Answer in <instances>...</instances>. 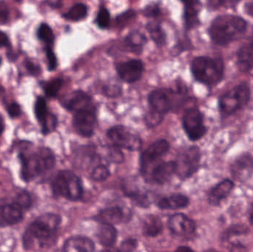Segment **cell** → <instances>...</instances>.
<instances>
[{"mask_svg": "<svg viewBox=\"0 0 253 252\" xmlns=\"http://www.w3.org/2000/svg\"><path fill=\"white\" fill-rule=\"evenodd\" d=\"M248 28V22L245 18L239 15L225 13L214 18L208 33L214 44L224 47L242 38Z\"/></svg>", "mask_w": 253, "mask_h": 252, "instance_id": "1", "label": "cell"}, {"mask_svg": "<svg viewBox=\"0 0 253 252\" xmlns=\"http://www.w3.org/2000/svg\"><path fill=\"white\" fill-rule=\"evenodd\" d=\"M60 216L54 213H45L30 223L22 236V246L25 250H32L37 244L41 247L44 243L51 239L59 229Z\"/></svg>", "mask_w": 253, "mask_h": 252, "instance_id": "2", "label": "cell"}, {"mask_svg": "<svg viewBox=\"0 0 253 252\" xmlns=\"http://www.w3.org/2000/svg\"><path fill=\"white\" fill-rule=\"evenodd\" d=\"M190 70L198 82L207 87H213L224 79L225 64L221 57L197 56L192 61Z\"/></svg>", "mask_w": 253, "mask_h": 252, "instance_id": "3", "label": "cell"}, {"mask_svg": "<svg viewBox=\"0 0 253 252\" xmlns=\"http://www.w3.org/2000/svg\"><path fill=\"white\" fill-rule=\"evenodd\" d=\"M19 158L21 162V178L26 183L52 170L56 164L54 154L48 148H41L28 156L21 152Z\"/></svg>", "mask_w": 253, "mask_h": 252, "instance_id": "4", "label": "cell"}, {"mask_svg": "<svg viewBox=\"0 0 253 252\" xmlns=\"http://www.w3.org/2000/svg\"><path fill=\"white\" fill-rule=\"evenodd\" d=\"M251 99V88L246 81L239 83L223 93L218 100V109L221 118H227L246 108Z\"/></svg>", "mask_w": 253, "mask_h": 252, "instance_id": "5", "label": "cell"}, {"mask_svg": "<svg viewBox=\"0 0 253 252\" xmlns=\"http://www.w3.org/2000/svg\"><path fill=\"white\" fill-rule=\"evenodd\" d=\"M53 193L70 201H77L83 196V188L80 178L68 170L59 171L52 182Z\"/></svg>", "mask_w": 253, "mask_h": 252, "instance_id": "6", "label": "cell"}, {"mask_svg": "<svg viewBox=\"0 0 253 252\" xmlns=\"http://www.w3.org/2000/svg\"><path fill=\"white\" fill-rule=\"evenodd\" d=\"M201 151L198 146H190L180 151L175 161L176 174L181 179H188L199 170Z\"/></svg>", "mask_w": 253, "mask_h": 252, "instance_id": "7", "label": "cell"}, {"mask_svg": "<svg viewBox=\"0 0 253 252\" xmlns=\"http://www.w3.org/2000/svg\"><path fill=\"white\" fill-rule=\"evenodd\" d=\"M182 126L187 137L192 142L201 140L208 133L203 113L196 107L186 109L183 115Z\"/></svg>", "mask_w": 253, "mask_h": 252, "instance_id": "8", "label": "cell"}, {"mask_svg": "<svg viewBox=\"0 0 253 252\" xmlns=\"http://www.w3.org/2000/svg\"><path fill=\"white\" fill-rule=\"evenodd\" d=\"M107 136L117 148L137 151L141 146V139L139 136L125 126L111 127L108 130Z\"/></svg>", "mask_w": 253, "mask_h": 252, "instance_id": "9", "label": "cell"}, {"mask_svg": "<svg viewBox=\"0 0 253 252\" xmlns=\"http://www.w3.org/2000/svg\"><path fill=\"white\" fill-rule=\"evenodd\" d=\"M96 109L94 105L80 109L74 113L73 127L77 134L83 137H91L96 128Z\"/></svg>", "mask_w": 253, "mask_h": 252, "instance_id": "10", "label": "cell"}, {"mask_svg": "<svg viewBox=\"0 0 253 252\" xmlns=\"http://www.w3.org/2000/svg\"><path fill=\"white\" fill-rule=\"evenodd\" d=\"M174 91L171 89H157L148 96V102L155 113L163 115L174 108Z\"/></svg>", "mask_w": 253, "mask_h": 252, "instance_id": "11", "label": "cell"}, {"mask_svg": "<svg viewBox=\"0 0 253 252\" xmlns=\"http://www.w3.org/2000/svg\"><path fill=\"white\" fill-rule=\"evenodd\" d=\"M169 145L165 139L156 141L152 144L142 154L140 158V170L142 174H146L149 167L153 163L160 159L169 150Z\"/></svg>", "mask_w": 253, "mask_h": 252, "instance_id": "12", "label": "cell"}, {"mask_svg": "<svg viewBox=\"0 0 253 252\" xmlns=\"http://www.w3.org/2000/svg\"><path fill=\"white\" fill-rule=\"evenodd\" d=\"M230 172L239 181L249 179L253 173V157L251 153L245 152L236 157L230 165Z\"/></svg>", "mask_w": 253, "mask_h": 252, "instance_id": "13", "label": "cell"}, {"mask_svg": "<svg viewBox=\"0 0 253 252\" xmlns=\"http://www.w3.org/2000/svg\"><path fill=\"white\" fill-rule=\"evenodd\" d=\"M117 73L125 82H135L141 78L144 72V64L138 59H131L126 62L117 64Z\"/></svg>", "mask_w": 253, "mask_h": 252, "instance_id": "14", "label": "cell"}, {"mask_svg": "<svg viewBox=\"0 0 253 252\" xmlns=\"http://www.w3.org/2000/svg\"><path fill=\"white\" fill-rule=\"evenodd\" d=\"M169 230L178 236H187L196 231L194 221L183 214H175L171 216L168 220Z\"/></svg>", "mask_w": 253, "mask_h": 252, "instance_id": "15", "label": "cell"}, {"mask_svg": "<svg viewBox=\"0 0 253 252\" xmlns=\"http://www.w3.org/2000/svg\"><path fill=\"white\" fill-rule=\"evenodd\" d=\"M22 208L14 202L0 205V226H14L20 223L24 218Z\"/></svg>", "mask_w": 253, "mask_h": 252, "instance_id": "16", "label": "cell"}, {"mask_svg": "<svg viewBox=\"0 0 253 252\" xmlns=\"http://www.w3.org/2000/svg\"><path fill=\"white\" fill-rule=\"evenodd\" d=\"M236 66L242 72L253 71V39L244 43L237 50Z\"/></svg>", "mask_w": 253, "mask_h": 252, "instance_id": "17", "label": "cell"}, {"mask_svg": "<svg viewBox=\"0 0 253 252\" xmlns=\"http://www.w3.org/2000/svg\"><path fill=\"white\" fill-rule=\"evenodd\" d=\"M62 105L68 110L74 112L93 105L90 96L81 90L73 92L67 96L62 101Z\"/></svg>", "mask_w": 253, "mask_h": 252, "instance_id": "18", "label": "cell"}, {"mask_svg": "<svg viewBox=\"0 0 253 252\" xmlns=\"http://www.w3.org/2000/svg\"><path fill=\"white\" fill-rule=\"evenodd\" d=\"M184 18L187 30H193L200 25V14L202 4L199 1H190L184 2Z\"/></svg>", "mask_w": 253, "mask_h": 252, "instance_id": "19", "label": "cell"}, {"mask_svg": "<svg viewBox=\"0 0 253 252\" xmlns=\"http://www.w3.org/2000/svg\"><path fill=\"white\" fill-rule=\"evenodd\" d=\"M234 188V183L232 180H223L221 183L212 188L208 195V201L211 205L218 206L221 201L227 198Z\"/></svg>", "mask_w": 253, "mask_h": 252, "instance_id": "20", "label": "cell"}, {"mask_svg": "<svg viewBox=\"0 0 253 252\" xmlns=\"http://www.w3.org/2000/svg\"><path fill=\"white\" fill-rule=\"evenodd\" d=\"M175 173H176V165L174 161L162 162L158 164L151 171V178L159 184L166 183Z\"/></svg>", "mask_w": 253, "mask_h": 252, "instance_id": "21", "label": "cell"}, {"mask_svg": "<svg viewBox=\"0 0 253 252\" xmlns=\"http://www.w3.org/2000/svg\"><path fill=\"white\" fill-rule=\"evenodd\" d=\"M94 250L93 241L84 237H72L64 244V252H93Z\"/></svg>", "mask_w": 253, "mask_h": 252, "instance_id": "22", "label": "cell"}, {"mask_svg": "<svg viewBox=\"0 0 253 252\" xmlns=\"http://www.w3.org/2000/svg\"><path fill=\"white\" fill-rule=\"evenodd\" d=\"M125 215L120 207H111L102 210L96 217V220L102 224H119L124 220Z\"/></svg>", "mask_w": 253, "mask_h": 252, "instance_id": "23", "label": "cell"}, {"mask_svg": "<svg viewBox=\"0 0 253 252\" xmlns=\"http://www.w3.org/2000/svg\"><path fill=\"white\" fill-rule=\"evenodd\" d=\"M188 204L189 199L187 197L180 194L162 198L158 203V206L162 210H178L187 207Z\"/></svg>", "mask_w": 253, "mask_h": 252, "instance_id": "24", "label": "cell"}, {"mask_svg": "<svg viewBox=\"0 0 253 252\" xmlns=\"http://www.w3.org/2000/svg\"><path fill=\"white\" fill-rule=\"evenodd\" d=\"M117 230L111 225H102L97 234L98 239L101 245L106 248L113 247L117 241Z\"/></svg>", "mask_w": 253, "mask_h": 252, "instance_id": "25", "label": "cell"}, {"mask_svg": "<svg viewBox=\"0 0 253 252\" xmlns=\"http://www.w3.org/2000/svg\"><path fill=\"white\" fill-rule=\"evenodd\" d=\"M35 113L37 119L42 124V130L44 134L50 133L48 124H47V104L44 98L38 97L35 105Z\"/></svg>", "mask_w": 253, "mask_h": 252, "instance_id": "26", "label": "cell"}, {"mask_svg": "<svg viewBox=\"0 0 253 252\" xmlns=\"http://www.w3.org/2000/svg\"><path fill=\"white\" fill-rule=\"evenodd\" d=\"M162 231V223L157 216H148L143 225V233L145 236L156 237Z\"/></svg>", "mask_w": 253, "mask_h": 252, "instance_id": "27", "label": "cell"}, {"mask_svg": "<svg viewBox=\"0 0 253 252\" xmlns=\"http://www.w3.org/2000/svg\"><path fill=\"white\" fill-rule=\"evenodd\" d=\"M126 44L131 51L140 53L142 51L143 47L145 44L147 39L146 37L138 31L131 32L126 38Z\"/></svg>", "mask_w": 253, "mask_h": 252, "instance_id": "28", "label": "cell"}, {"mask_svg": "<svg viewBox=\"0 0 253 252\" xmlns=\"http://www.w3.org/2000/svg\"><path fill=\"white\" fill-rule=\"evenodd\" d=\"M87 16V7L83 3H77L74 4L68 10L66 13L63 15L64 17L68 20L73 22H78L85 19Z\"/></svg>", "mask_w": 253, "mask_h": 252, "instance_id": "29", "label": "cell"}, {"mask_svg": "<svg viewBox=\"0 0 253 252\" xmlns=\"http://www.w3.org/2000/svg\"><path fill=\"white\" fill-rule=\"evenodd\" d=\"M13 202L19 206L24 212L28 211L33 206L32 196L28 191L22 190L16 194Z\"/></svg>", "mask_w": 253, "mask_h": 252, "instance_id": "30", "label": "cell"}, {"mask_svg": "<svg viewBox=\"0 0 253 252\" xmlns=\"http://www.w3.org/2000/svg\"><path fill=\"white\" fill-rule=\"evenodd\" d=\"M147 28L153 41L158 45H162L165 44L166 37H165V33L160 25H157V24L150 23L147 25Z\"/></svg>", "mask_w": 253, "mask_h": 252, "instance_id": "31", "label": "cell"}, {"mask_svg": "<svg viewBox=\"0 0 253 252\" xmlns=\"http://www.w3.org/2000/svg\"><path fill=\"white\" fill-rule=\"evenodd\" d=\"M38 36L42 41L48 44L49 47L54 42L55 36L51 28L47 24H42L38 30Z\"/></svg>", "mask_w": 253, "mask_h": 252, "instance_id": "32", "label": "cell"}, {"mask_svg": "<svg viewBox=\"0 0 253 252\" xmlns=\"http://www.w3.org/2000/svg\"><path fill=\"white\" fill-rule=\"evenodd\" d=\"M63 84V81L61 78H54L49 81L44 87V93L47 97L54 98L57 96L58 93L60 90Z\"/></svg>", "mask_w": 253, "mask_h": 252, "instance_id": "33", "label": "cell"}, {"mask_svg": "<svg viewBox=\"0 0 253 252\" xmlns=\"http://www.w3.org/2000/svg\"><path fill=\"white\" fill-rule=\"evenodd\" d=\"M96 22L101 29H107L109 27L111 23V15L105 6H101L99 8L97 17H96Z\"/></svg>", "mask_w": 253, "mask_h": 252, "instance_id": "34", "label": "cell"}, {"mask_svg": "<svg viewBox=\"0 0 253 252\" xmlns=\"http://www.w3.org/2000/svg\"><path fill=\"white\" fill-rule=\"evenodd\" d=\"M110 176V171L105 165H99L93 169L91 173V179L95 181L105 180Z\"/></svg>", "mask_w": 253, "mask_h": 252, "instance_id": "35", "label": "cell"}, {"mask_svg": "<svg viewBox=\"0 0 253 252\" xmlns=\"http://www.w3.org/2000/svg\"><path fill=\"white\" fill-rule=\"evenodd\" d=\"M248 232V228L243 225H237L230 228L224 234V238H230L236 235H242Z\"/></svg>", "mask_w": 253, "mask_h": 252, "instance_id": "36", "label": "cell"}, {"mask_svg": "<svg viewBox=\"0 0 253 252\" xmlns=\"http://www.w3.org/2000/svg\"><path fill=\"white\" fill-rule=\"evenodd\" d=\"M46 55H47V60H48V69L50 71H54L57 66V60H56L54 53L49 46L46 49Z\"/></svg>", "mask_w": 253, "mask_h": 252, "instance_id": "37", "label": "cell"}, {"mask_svg": "<svg viewBox=\"0 0 253 252\" xmlns=\"http://www.w3.org/2000/svg\"><path fill=\"white\" fill-rule=\"evenodd\" d=\"M137 247V241L134 239L125 241L120 247V252H133Z\"/></svg>", "mask_w": 253, "mask_h": 252, "instance_id": "38", "label": "cell"}, {"mask_svg": "<svg viewBox=\"0 0 253 252\" xmlns=\"http://www.w3.org/2000/svg\"><path fill=\"white\" fill-rule=\"evenodd\" d=\"M144 15L147 17H157L160 14V8L157 4H150L144 9Z\"/></svg>", "mask_w": 253, "mask_h": 252, "instance_id": "39", "label": "cell"}, {"mask_svg": "<svg viewBox=\"0 0 253 252\" xmlns=\"http://www.w3.org/2000/svg\"><path fill=\"white\" fill-rule=\"evenodd\" d=\"M134 16H135V13L132 10L126 11V13H123V14H122L121 16L117 18L119 25H121V26L123 25H126Z\"/></svg>", "mask_w": 253, "mask_h": 252, "instance_id": "40", "label": "cell"}, {"mask_svg": "<svg viewBox=\"0 0 253 252\" xmlns=\"http://www.w3.org/2000/svg\"><path fill=\"white\" fill-rule=\"evenodd\" d=\"M7 112H8L9 115L12 118H16V117L19 116L21 114V108L19 105L16 103H13L9 105L7 108Z\"/></svg>", "mask_w": 253, "mask_h": 252, "instance_id": "41", "label": "cell"}, {"mask_svg": "<svg viewBox=\"0 0 253 252\" xmlns=\"http://www.w3.org/2000/svg\"><path fill=\"white\" fill-rule=\"evenodd\" d=\"M9 10L7 6L0 3V22L4 23L8 18Z\"/></svg>", "mask_w": 253, "mask_h": 252, "instance_id": "42", "label": "cell"}, {"mask_svg": "<svg viewBox=\"0 0 253 252\" xmlns=\"http://www.w3.org/2000/svg\"><path fill=\"white\" fill-rule=\"evenodd\" d=\"M244 10H245L247 15L251 16L253 19V1H248V2L245 3V5H244Z\"/></svg>", "mask_w": 253, "mask_h": 252, "instance_id": "43", "label": "cell"}, {"mask_svg": "<svg viewBox=\"0 0 253 252\" xmlns=\"http://www.w3.org/2000/svg\"><path fill=\"white\" fill-rule=\"evenodd\" d=\"M27 68H28V71L32 75H37L40 72V69H39L38 67L35 66L32 62H29L27 63Z\"/></svg>", "mask_w": 253, "mask_h": 252, "instance_id": "44", "label": "cell"}, {"mask_svg": "<svg viewBox=\"0 0 253 252\" xmlns=\"http://www.w3.org/2000/svg\"><path fill=\"white\" fill-rule=\"evenodd\" d=\"M9 45V39L7 36L4 33L0 31V46Z\"/></svg>", "mask_w": 253, "mask_h": 252, "instance_id": "45", "label": "cell"}, {"mask_svg": "<svg viewBox=\"0 0 253 252\" xmlns=\"http://www.w3.org/2000/svg\"><path fill=\"white\" fill-rule=\"evenodd\" d=\"M232 252H245V249L242 245H234L232 247Z\"/></svg>", "mask_w": 253, "mask_h": 252, "instance_id": "46", "label": "cell"}, {"mask_svg": "<svg viewBox=\"0 0 253 252\" xmlns=\"http://www.w3.org/2000/svg\"><path fill=\"white\" fill-rule=\"evenodd\" d=\"M175 252H194L191 249L189 248V247H180L177 249L176 251Z\"/></svg>", "mask_w": 253, "mask_h": 252, "instance_id": "47", "label": "cell"}, {"mask_svg": "<svg viewBox=\"0 0 253 252\" xmlns=\"http://www.w3.org/2000/svg\"><path fill=\"white\" fill-rule=\"evenodd\" d=\"M101 252H120V250L114 248V247H111V248L106 249V250H103Z\"/></svg>", "mask_w": 253, "mask_h": 252, "instance_id": "48", "label": "cell"}, {"mask_svg": "<svg viewBox=\"0 0 253 252\" xmlns=\"http://www.w3.org/2000/svg\"><path fill=\"white\" fill-rule=\"evenodd\" d=\"M4 122H3V120L1 119V118H0V135L3 133V131H4Z\"/></svg>", "mask_w": 253, "mask_h": 252, "instance_id": "49", "label": "cell"}, {"mask_svg": "<svg viewBox=\"0 0 253 252\" xmlns=\"http://www.w3.org/2000/svg\"><path fill=\"white\" fill-rule=\"evenodd\" d=\"M205 252H218V251H217V250H207V251H205Z\"/></svg>", "mask_w": 253, "mask_h": 252, "instance_id": "50", "label": "cell"}, {"mask_svg": "<svg viewBox=\"0 0 253 252\" xmlns=\"http://www.w3.org/2000/svg\"><path fill=\"white\" fill-rule=\"evenodd\" d=\"M0 64H1V59H0Z\"/></svg>", "mask_w": 253, "mask_h": 252, "instance_id": "51", "label": "cell"}]
</instances>
